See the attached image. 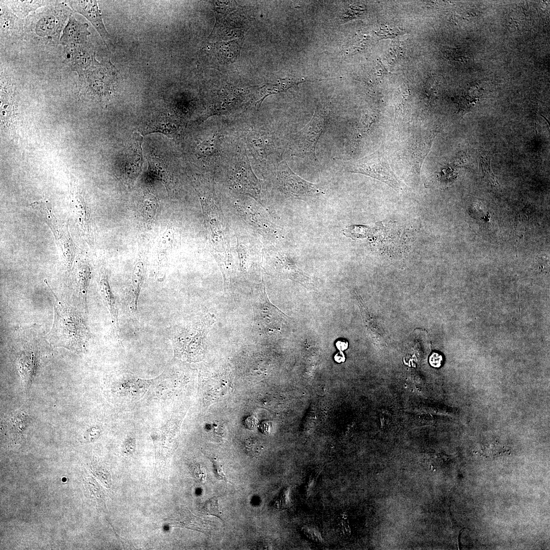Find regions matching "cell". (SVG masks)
I'll list each match as a JSON object with an SVG mask.
<instances>
[{
	"label": "cell",
	"instance_id": "obj_1",
	"mask_svg": "<svg viewBox=\"0 0 550 550\" xmlns=\"http://www.w3.org/2000/svg\"><path fill=\"white\" fill-rule=\"evenodd\" d=\"M52 293L54 296V320L46 336L47 341L54 347L83 352L91 338L88 327L77 311L61 302Z\"/></svg>",
	"mask_w": 550,
	"mask_h": 550
},
{
	"label": "cell",
	"instance_id": "obj_2",
	"mask_svg": "<svg viewBox=\"0 0 550 550\" xmlns=\"http://www.w3.org/2000/svg\"><path fill=\"white\" fill-rule=\"evenodd\" d=\"M213 317L206 315L175 327L172 335L174 355L184 361L195 362L203 356L205 341Z\"/></svg>",
	"mask_w": 550,
	"mask_h": 550
},
{
	"label": "cell",
	"instance_id": "obj_3",
	"mask_svg": "<svg viewBox=\"0 0 550 550\" xmlns=\"http://www.w3.org/2000/svg\"><path fill=\"white\" fill-rule=\"evenodd\" d=\"M330 118V110L326 106L318 107L310 121L293 135L291 145L293 154L317 161L316 147L325 130Z\"/></svg>",
	"mask_w": 550,
	"mask_h": 550
},
{
	"label": "cell",
	"instance_id": "obj_4",
	"mask_svg": "<svg viewBox=\"0 0 550 550\" xmlns=\"http://www.w3.org/2000/svg\"><path fill=\"white\" fill-rule=\"evenodd\" d=\"M253 308L254 325L261 334L272 336L281 333L289 322L290 317L270 301L264 286L254 297Z\"/></svg>",
	"mask_w": 550,
	"mask_h": 550
},
{
	"label": "cell",
	"instance_id": "obj_5",
	"mask_svg": "<svg viewBox=\"0 0 550 550\" xmlns=\"http://www.w3.org/2000/svg\"><path fill=\"white\" fill-rule=\"evenodd\" d=\"M31 206L39 212L52 231L68 270L70 271L75 256L76 246L70 235L68 224L58 219L54 215L50 205L45 202H34Z\"/></svg>",
	"mask_w": 550,
	"mask_h": 550
},
{
	"label": "cell",
	"instance_id": "obj_6",
	"mask_svg": "<svg viewBox=\"0 0 550 550\" xmlns=\"http://www.w3.org/2000/svg\"><path fill=\"white\" fill-rule=\"evenodd\" d=\"M347 171L364 174L380 180L394 188L399 187L384 153L380 150L346 164Z\"/></svg>",
	"mask_w": 550,
	"mask_h": 550
},
{
	"label": "cell",
	"instance_id": "obj_7",
	"mask_svg": "<svg viewBox=\"0 0 550 550\" xmlns=\"http://www.w3.org/2000/svg\"><path fill=\"white\" fill-rule=\"evenodd\" d=\"M278 175L280 184L290 196L297 198H306L317 196L320 188L317 185L304 180L294 173L285 161L281 162L278 167Z\"/></svg>",
	"mask_w": 550,
	"mask_h": 550
},
{
	"label": "cell",
	"instance_id": "obj_8",
	"mask_svg": "<svg viewBox=\"0 0 550 550\" xmlns=\"http://www.w3.org/2000/svg\"><path fill=\"white\" fill-rule=\"evenodd\" d=\"M146 266L145 257L141 255L135 261L130 285L124 295L125 309L132 317L138 313V302L145 279Z\"/></svg>",
	"mask_w": 550,
	"mask_h": 550
},
{
	"label": "cell",
	"instance_id": "obj_9",
	"mask_svg": "<svg viewBox=\"0 0 550 550\" xmlns=\"http://www.w3.org/2000/svg\"><path fill=\"white\" fill-rule=\"evenodd\" d=\"M71 8L85 17L95 27L104 43L108 48L107 42L110 35L107 32L96 1H68Z\"/></svg>",
	"mask_w": 550,
	"mask_h": 550
},
{
	"label": "cell",
	"instance_id": "obj_10",
	"mask_svg": "<svg viewBox=\"0 0 550 550\" xmlns=\"http://www.w3.org/2000/svg\"><path fill=\"white\" fill-rule=\"evenodd\" d=\"M98 287L104 304L109 312L114 335L118 339H119L120 328L118 322V305L111 288L107 270L105 266L101 267L99 270L98 277Z\"/></svg>",
	"mask_w": 550,
	"mask_h": 550
},
{
	"label": "cell",
	"instance_id": "obj_11",
	"mask_svg": "<svg viewBox=\"0 0 550 550\" xmlns=\"http://www.w3.org/2000/svg\"><path fill=\"white\" fill-rule=\"evenodd\" d=\"M88 24L82 23L70 16L65 26L60 43L64 46L85 45L87 37L90 34L88 30Z\"/></svg>",
	"mask_w": 550,
	"mask_h": 550
},
{
	"label": "cell",
	"instance_id": "obj_12",
	"mask_svg": "<svg viewBox=\"0 0 550 550\" xmlns=\"http://www.w3.org/2000/svg\"><path fill=\"white\" fill-rule=\"evenodd\" d=\"M65 48L67 62L72 68L81 75L90 66L91 62L95 61V53L92 54L85 45L67 46Z\"/></svg>",
	"mask_w": 550,
	"mask_h": 550
},
{
	"label": "cell",
	"instance_id": "obj_13",
	"mask_svg": "<svg viewBox=\"0 0 550 550\" xmlns=\"http://www.w3.org/2000/svg\"><path fill=\"white\" fill-rule=\"evenodd\" d=\"M74 207L80 230L87 242L92 244L93 242L92 222L89 208L82 197H75Z\"/></svg>",
	"mask_w": 550,
	"mask_h": 550
},
{
	"label": "cell",
	"instance_id": "obj_14",
	"mask_svg": "<svg viewBox=\"0 0 550 550\" xmlns=\"http://www.w3.org/2000/svg\"><path fill=\"white\" fill-rule=\"evenodd\" d=\"M91 273L90 267L85 264L78 265L75 270L76 292L82 308L86 311L88 309L87 297Z\"/></svg>",
	"mask_w": 550,
	"mask_h": 550
},
{
	"label": "cell",
	"instance_id": "obj_15",
	"mask_svg": "<svg viewBox=\"0 0 550 550\" xmlns=\"http://www.w3.org/2000/svg\"><path fill=\"white\" fill-rule=\"evenodd\" d=\"M192 514L188 510H182L167 519L169 524L185 527L197 531H204V522Z\"/></svg>",
	"mask_w": 550,
	"mask_h": 550
},
{
	"label": "cell",
	"instance_id": "obj_16",
	"mask_svg": "<svg viewBox=\"0 0 550 550\" xmlns=\"http://www.w3.org/2000/svg\"><path fill=\"white\" fill-rule=\"evenodd\" d=\"M172 237V232L170 230H167L162 234L159 239L156 273L157 278L160 279L165 275L167 251L171 246Z\"/></svg>",
	"mask_w": 550,
	"mask_h": 550
},
{
	"label": "cell",
	"instance_id": "obj_17",
	"mask_svg": "<svg viewBox=\"0 0 550 550\" xmlns=\"http://www.w3.org/2000/svg\"><path fill=\"white\" fill-rule=\"evenodd\" d=\"M8 2L13 12L19 17L25 16L29 12L51 2L46 1H11Z\"/></svg>",
	"mask_w": 550,
	"mask_h": 550
},
{
	"label": "cell",
	"instance_id": "obj_18",
	"mask_svg": "<svg viewBox=\"0 0 550 550\" xmlns=\"http://www.w3.org/2000/svg\"><path fill=\"white\" fill-rule=\"evenodd\" d=\"M58 25V21L52 15H47L40 19L36 24V31L42 36L53 34Z\"/></svg>",
	"mask_w": 550,
	"mask_h": 550
},
{
	"label": "cell",
	"instance_id": "obj_19",
	"mask_svg": "<svg viewBox=\"0 0 550 550\" xmlns=\"http://www.w3.org/2000/svg\"><path fill=\"white\" fill-rule=\"evenodd\" d=\"M157 200L151 194L145 195L143 199L142 211L143 216L148 219L152 218L157 208Z\"/></svg>",
	"mask_w": 550,
	"mask_h": 550
},
{
	"label": "cell",
	"instance_id": "obj_20",
	"mask_svg": "<svg viewBox=\"0 0 550 550\" xmlns=\"http://www.w3.org/2000/svg\"><path fill=\"white\" fill-rule=\"evenodd\" d=\"M202 511L205 514L214 515L223 520V515L219 508L218 500L216 497L207 501L204 503Z\"/></svg>",
	"mask_w": 550,
	"mask_h": 550
},
{
	"label": "cell",
	"instance_id": "obj_21",
	"mask_svg": "<svg viewBox=\"0 0 550 550\" xmlns=\"http://www.w3.org/2000/svg\"><path fill=\"white\" fill-rule=\"evenodd\" d=\"M368 233V228L363 226L353 225L350 226L344 231L346 236L353 239L364 237Z\"/></svg>",
	"mask_w": 550,
	"mask_h": 550
},
{
	"label": "cell",
	"instance_id": "obj_22",
	"mask_svg": "<svg viewBox=\"0 0 550 550\" xmlns=\"http://www.w3.org/2000/svg\"><path fill=\"white\" fill-rule=\"evenodd\" d=\"M480 163L484 177L492 183H497V181L490 167V157L489 156L481 157Z\"/></svg>",
	"mask_w": 550,
	"mask_h": 550
},
{
	"label": "cell",
	"instance_id": "obj_23",
	"mask_svg": "<svg viewBox=\"0 0 550 550\" xmlns=\"http://www.w3.org/2000/svg\"><path fill=\"white\" fill-rule=\"evenodd\" d=\"M190 470L194 477L200 483L204 482L206 479V473L203 467L199 464L191 465Z\"/></svg>",
	"mask_w": 550,
	"mask_h": 550
},
{
	"label": "cell",
	"instance_id": "obj_24",
	"mask_svg": "<svg viewBox=\"0 0 550 550\" xmlns=\"http://www.w3.org/2000/svg\"><path fill=\"white\" fill-rule=\"evenodd\" d=\"M213 465L214 473L216 478L218 480H223L225 481L226 482H228V480H227L226 475L224 473L222 465H221L216 460L213 461Z\"/></svg>",
	"mask_w": 550,
	"mask_h": 550
},
{
	"label": "cell",
	"instance_id": "obj_25",
	"mask_svg": "<svg viewBox=\"0 0 550 550\" xmlns=\"http://www.w3.org/2000/svg\"><path fill=\"white\" fill-rule=\"evenodd\" d=\"M429 362L430 365L435 368H439L443 362V356L437 352H433L429 357Z\"/></svg>",
	"mask_w": 550,
	"mask_h": 550
},
{
	"label": "cell",
	"instance_id": "obj_26",
	"mask_svg": "<svg viewBox=\"0 0 550 550\" xmlns=\"http://www.w3.org/2000/svg\"><path fill=\"white\" fill-rule=\"evenodd\" d=\"M336 345L340 351H342L347 348L348 343L344 340H339L336 342Z\"/></svg>",
	"mask_w": 550,
	"mask_h": 550
},
{
	"label": "cell",
	"instance_id": "obj_27",
	"mask_svg": "<svg viewBox=\"0 0 550 550\" xmlns=\"http://www.w3.org/2000/svg\"><path fill=\"white\" fill-rule=\"evenodd\" d=\"M334 360L337 363H340L345 361V358L342 351H340L334 356Z\"/></svg>",
	"mask_w": 550,
	"mask_h": 550
}]
</instances>
